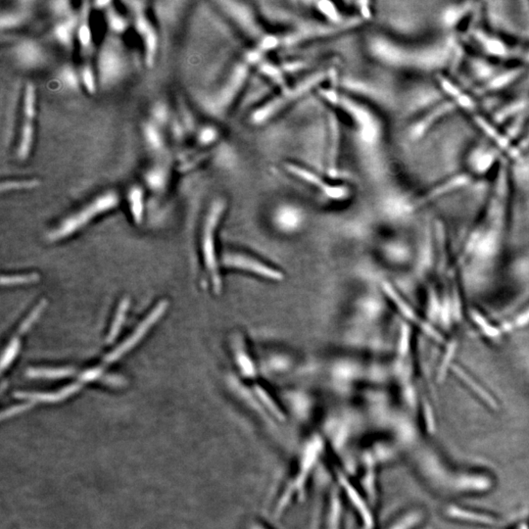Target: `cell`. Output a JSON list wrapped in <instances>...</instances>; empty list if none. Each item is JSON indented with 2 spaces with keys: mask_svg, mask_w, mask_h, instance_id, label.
<instances>
[{
  "mask_svg": "<svg viewBox=\"0 0 529 529\" xmlns=\"http://www.w3.org/2000/svg\"><path fill=\"white\" fill-rule=\"evenodd\" d=\"M217 138V132L213 127H205L198 132V143L201 145H209Z\"/></svg>",
  "mask_w": 529,
  "mask_h": 529,
  "instance_id": "32",
  "label": "cell"
},
{
  "mask_svg": "<svg viewBox=\"0 0 529 529\" xmlns=\"http://www.w3.org/2000/svg\"><path fill=\"white\" fill-rule=\"evenodd\" d=\"M57 79L61 86L68 90L76 91L82 86L79 71L75 69L72 65H64L61 67L57 74Z\"/></svg>",
  "mask_w": 529,
  "mask_h": 529,
  "instance_id": "19",
  "label": "cell"
},
{
  "mask_svg": "<svg viewBox=\"0 0 529 529\" xmlns=\"http://www.w3.org/2000/svg\"><path fill=\"white\" fill-rule=\"evenodd\" d=\"M129 307V298H125V299L121 301L117 310V313H116L113 323H112L110 330H109V334L106 337L107 344L113 343V342L116 341V339H117L119 334H120L121 328H122L123 323H124L125 317H127Z\"/></svg>",
  "mask_w": 529,
  "mask_h": 529,
  "instance_id": "21",
  "label": "cell"
},
{
  "mask_svg": "<svg viewBox=\"0 0 529 529\" xmlns=\"http://www.w3.org/2000/svg\"><path fill=\"white\" fill-rule=\"evenodd\" d=\"M36 127L35 121L23 120L20 127L19 138H18L17 154L18 159L26 161L33 150L35 143Z\"/></svg>",
  "mask_w": 529,
  "mask_h": 529,
  "instance_id": "12",
  "label": "cell"
},
{
  "mask_svg": "<svg viewBox=\"0 0 529 529\" xmlns=\"http://www.w3.org/2000/svg\"><path fill=\"white\" fill-rule=\"evenodd\" d=\"M75 373V369L72 368H35L29 369L27 371V376L31 378H45V380H60L68 378Z\"/></svg>",
  "mask_w": 529,
  "mask_h": 529,
  "instance_id": "20",
  "label": "cell"
},
{
  "mask_svg": "<svg viewBox=\"0 0 529 529\" xmlns=\"http://www.w3.org/2000/svg\"><path fill=\"white\" fill-rule=\"evenodd\" d=\"M91 5L90 2H84L79 15V27L77 31V40L79 47L84 53H90L93 49V32L90 25Z\"/></svg>",
  "mask_w": 529,
  "mask_h": 529,
  "instance_id": "11",
  "label": "cell"
},
{
  "mask_svg": "<svg viewBox=\"0 0 529 529\" xmlns=\"http://www.w3.org/2000/svg\"><path fill=\"white\" fill-rule=\"evenodd\" d=\"M150 117H151L150 121L160 127L161 129L170 124L171 121H172L171 120L170 108H169L168 104L164 101H157L152 106Z\"/></svg>",
  "mask_w": 529,
  "mask_h": 529,
  "instance_id": "25",
  "label": "cell"
},
{
  "mask_svg": "<svg viewBox=\"0 0 529 529\" xmlns=\"http://www.w3.org/2000/svg\"><path fill=\"white\" fill-rule=\"evenodd\" d=\"M223 264L227 268L229 267V268L244 271V272L253 273V275L264 278L266 280H284V273L280 271L268 266L255 258L241 254V253H227V254L223 255Z\"/></svg>",
  "mask_w": 529,
  "mask_h": 529,
  "instance_id": "7",
  "label": "cell"
},
{
  "mask_svg": "<svg viewBox=\"0 0 529 529\" xmlns=\"http://www.w3.org/2000/svg\"><path fill=\"white\" fill-rule=\"evenodd\" d=\"M127 8L131 9L134 15L145 12V2L143 1H127L125 2Z\"/></svg>",
  "mask_w": 529,
  "mask_h": 529,
  "instance_id": "36",
  "label": "cell"
},
{
  "mask_svg": "<svg viewBox=\"0 0 529 529\" xmlns=\"http://www.w3.org/2000/svg\"><path fill=\"white\" fill-rule=\"evenodd\" d=\"M28 13L25 11H6L0 15V27L2 31L17 29L26 23Z\"/></svg>",
  "mask_w": 529,
  "mask_h": 529,
  "instance_id": "23",
  "label": "cell"
},
{
  "mask_svg": "<svg viewBox=\"0 0 529 529\" xmlns=\"http://www.w3.org/2000/svg\"><path fill=\"white\" fill-rule=\"evenodd\" d=\"M20 341L18 339H13L10 343L8 344V347L4 350L3 354L1 358V371H4L6 369L12 364L15 358L17 357L18 353H19Z\"/></svg>",
  "mask_w": 529,
  "mask_h": 529,
  "instance_id": "29",
  "label": "cell"
},
{
  "mask_svg": "<svg viewBox=\"0 0 529 529\" xmlns=\"http://www.w3.org/2000/svg\"><path fill=\"white\" fill-rule=\"evenodd\" d=\"M15 63L25 70L40 69L47 65V51L38 40L33 38H23L15 43L11 50Z\"/></svg>",
  "mask_w": 529,
  "mask_h": 529,
  "instance_id": "5",
  "label": "cell"
},
{
  "mask_svg": "<svg viewBox=\"0 0 529 529\" xmlns=\"http://www.w3.org/2000/svg\"><path fill=\"white\" fill-rule=\"evenodd\" d=\"M143 134L148 148L155 153H161L165 150V140L161 127L151 121H147L143 125Z\"/></svg>",
  "mask_w": 529,
  "mask_h": 529,
  "instance_id": "14",
  "label": "cell"
},
{
  "mask_svg": "<svg viewBox=\"0 0 529 529\" xmlns=\"http://www.w3.org/2000/svg\"><path fill=\"white\" fill-rule=\"evenodd\" d=\"M225 208V202L223 200H216L210 207L206 220H205L204 229L202 234V249L204 255L205 264L207 270L211 275L213 282L214 291L216 293H220L222 291V280L219 273L218 261H217L215 247V232L223 211Z\"/></svg>",
  "mask_w": 529,
  "mask_h": 529,
  "instance_id": "3",
  "label": "cell"
},
{
  "mask_svg": "<svg viewBox=\"0 0 529 529\" xmlns=\"http://www.w3.org/2000/svg\"><path fill=\"white\" fill-rule=\"evenodd\" d=\"M145 184L147 188L154 193H161L167 188L169 179H170V171L164 164H156L148 169L143 175Z\"/></svg>",
  "mask_w": 529,
  "mask_h": 529,
  "instance_id": "13",
  "label": "cell"
},
{
  "mask_svg": "<svg viewBox=\"0 0 529 529\" xmlns=\"http://www.w3.org/2000/svg\"><path fill=\"white\" fill-rule=\"evenodd\" d=\"M321 447L323 445H321V440L319 439H315L308 443L302 458H301L299 473L296 474L294 480L286 488V491L280 498L279 505H278V512H282L288 505L289 500L293 498L294 495H296L297 492L300 493L302 491L308 480V476L311 473L317 460L320 457Z\"/></svg>",
  "mask_w": 529,
  "mask_h": 529,
  "instance_id": "4",
  "label": "cell"
},
{
  "mask_svg": "<svg viewBox=\"0 0 529 529\" xmlns=\"http://www.w3.org/2000/svg\"><path fill=\"white\" fill-rule=\"evenodd\" d=\"M341 519V503L339 496L334 493L330 501V513H328V528L339 529Z\"/></svg>",
  "mask_w": 529,
  "mask_h": 529,
  "instance_id": "27",
  "label": "cell"
},
{
  "mask_svg": "<svg viewBox=\"0 0 529 529\" xmlns=\"http://www.w3.org/2000/svg\"><path fill=\"white\" fill-rule=\"evenodd\" d=\"M23 120L35 121L36 117V90L35 84L28 83L25 86L22 102Z\"/></svg>",
  "mask_w": 529,
  "mask_h": 529,
  "instance_id": "17",
  "label": "cell"
},
{
  "mask_svg": "<svg viewBox=\"0 0 529 529\" xmlns=\"http://www.w3.org/2000/svg\"><path fill=\"white\" fill-rule=\"evenodd\" d=\"M103 376V369L101 368H93L88 371H84L83 375L79 376V380L83 382H93Z\"/></svg>",
  "mask_w": 529,
  "mask_h": 529,
  "instance_id": "34",
  "label": "cell"
},
{
  "mask_svg": "<svg viewBox=\"0 0 529 529\" xmlns=\"http://www.w3.org/2000/svg\"><path fill=\"white\" fill-rule=\"evenodd\" d=\"M250 529H269L267 528H264V526H262V524H254L251 526Z\"/></svg>",
  "mask_w": 529,
  "mask_h": 529,
  "instance_id": "39",
  "label": "cell"
},
{
  "mask_svg": "<svg viewBox=\"0 0 529 529\" xmlns=\"http://www.w3.org/2000/svg\"><path fill=\"white\" fill-rule=\"evenodd\" d=\"M105 18L111 35L116 36L123 35L129 29L130 22L127 21V18L118 12L113 5L105 11Z\"/></svg>",
  "mask_w": 529,
  "mask_h": 529,
  "instance_id": "16",
  "label": "cell"
},
{
  "mask_svg": "<svg viewBox=\"0 0 529 529\" xmlns=\"http://www.w3.org/2000/svg\"><path fill=\"white\" fill-rule=\"evenodd\" d=\"M129 59L124 45L116 36H107L97 52V74L99 88L110 90L125 79Z\"/></svg>",
  "mask_w": 529,
  "mask_h": 529,
  "instance_id": "1",
  "label": "cell"
},
{
  "mask_svg": "<svg viewBox=\"0 0 529 529\" xmlns=\"http://www.w3.org/2000/svg\"><path fill=\"white\" fill-rule=\"evenodd\" d=\"M255 392H256L257 396L261 399V402L268 408L269 411L275 415V418L284 419V413L280 409V406L273 400V397L269 394L268 391H266L263 387L256 386L255 387Z\"/></svg>",
  "mask_w": 529,
  "mask_h": 529,
  "instance_id": "26",
  "label": "cell"
},
{
  "mask_svg": "<svg viewBox=\"0 0 529 529\" xmlns=\"http://www.w3.org/2000/svg\"><path fill=\"white\" fill-rule=\"evenodd\" d=\"M339 478L341 487H343L344 491L347 494L349 500L353 504L360 517H362L365 526L371 529L373 526V517L371 510H369V506L367 505L366 501L364 500V498L360 495L355 487L351 484L350 481H349L346 476L341 473L339 476Z\"/></svg>",
  "mask_w": 529,
  "mask_h": 529,
  "instance_id": "10",
  "label": "cell"
},
{
  "mask_svg": "<svg viewBox=\"0 0 529 529\" xmlns=\"http://www.w3.org/2000/svg\"><path fill=\"white\" fill-rule=\"evenodd\" d=\"M79 79L82 86L90 95L97 93L99 84H98L97 71L93 69L90 64H84L79 71Z\"/></svg>",
  "mask_w": 529,
  "mask_h": 529,
  "instance_id": "22",
  "label": "cell"
},
{
  "mask_svg": "<svg viewBox=\"0 0 529 529\" xmlns=\"http://www.w3.org/2000/svg\"><path fill=\"white\" fill-rule=\"evenodd\" d=\"M417 519H418L417 515H411V517H405L402 521L397 522L395 526L390 529H409L413 524L417 521Z\"/></svg>",
  "mask_w": 529,
  "mask_h": 529,
  "instance_id": "35",
  "label": "cell"
},
{
  "mask_svg": "<svg viewBox=\"0 0 529 529\" xmlns=\"http://www.w3.org/2000/svg\"><path fill=\"white\" fill-rule=\"evenodd\" d=\"M40 280L38 273H28V275H3L1 279L2 286H20V284H34Z\"/></svg>",
  "mask_w": 529,
  "mask_h": 529,
  "instance_id": "28",
  "label": "cell"
},
{
  "mask_svg": "<svg viewBox=\"0 0 529 529\" xmlns=\"http://www.w3.org/2000/svg\"><path fill=\"white\" fill-rule=\"evenodd\" d=\"M79 389H81V383H74V384L65 387V389L60 390V391L56 392V393L36 394L25 393V392H21V393L15 394V396L23 399H29V400H32V399H35V400L38 401H58L61 400V399L66 398V397L72 395V394H74L75 392H77Z\"/></svg>",
  "mask_w": 529,
  "mask_h": 529,
  "instance_id": "18",
  "label": "cell"
},
{
  "mask_svg": "<svg viewBox=\"0 0 529 529\" xmlns=\"http://www.w3.org/2000/svg\"><path fill=\"white\" fill-rule=\"evenodd\" d=\"M168 306V301L163 300L161 301V302H159L158 305H156V307L152 310L151 313L148 315L147 318L141 321L140 325L136 328L134 334L130 335L129 339H127V341L123 342L119 347L116 348L115 350L112 351L110 354L107 355L106 357H105V364H112V362L117 361V360L120 359L122 356H124L127 351H130L132 347H134V346L143 339V337L147 334L150 328H151L152 325L163 316L164 313L167 311Z\"/></svg>",
  "mask_w": 529,
  "mask_h": 529,
  "instance_id": "6",
  "label": "cell"
},
{
  "mask_svg": "<svg viewBox=\"0 0 529 529\" xmlns=\"http://www.w3.org/2000/svg\"><path fill=\"white\" fill-rule=\"evenodd\" d=\"M134 26L136 33L143 38L145 65L151 69L154 67L157 53H158V34L145 12L134 15Z\"/></svg>",
  "mask_w": 529,
  "mask_h": 529,
  "instance_id": "8",
  "label": "cell"
},
{
  "mask_svg": "<svg viewBox=\"0 0 529 529\" xmlns=\"http://www.w3.org/2000/svg\"><path fill=\"white\" fill-rule=\"evenodd\" d=\"M127 201L132 219L136 223H141L145 215V190L140 186H132L127 193Z\"/></svg>",
  "mask_w": 529,
  "mask_h": 529,
  "instance_id": "15",
  "label": "cell"
},
{
  "mask_svg": "<svg viewBox=\"0 0 529 529\" xmlns=\"http://www.w3.org/2000/svg\"><path fill=\"white\" fill-rule=\"evenodd\" d=\"M171 131L177 140H182L184 136V125L182 124L181 119H174L171 121Z\"/></svg>",
  "mask_w": 529,
  "mask_h": 529,
  "instance_id": "33",
  "label": "cell"
},
{
  "mask_svg": "<svg viewBox=\"0 0 529 529\" xmlns=\"http://www.w3.org/2000/svg\"><path fill=\"white\" fill-rule=\"evenodd\" d=\"M104 382L109 384L120 385L121 383L124 382V380L117 376H107L104 378Z\"/></svg>",
  "mask_w": 529,
  "mask_h": 529,
  "instance_id": "38",
  "label": "cell"
},
{
  "mask_svg": "<svg viewBox=\"0 0 529 529\" xmlns=\"http://www.w3.org/2000/svg\"><path fill=\"white\" fill-rule=\"evenodd\" d=\"M113 5V2L106 1V0H99V1H95L93 3V8L97 9V10L106 11L107 9L110 8Z\"/></svg>",
  "mask_w": 529,
  "mask_h": 529,
  "instance_id": "37",
  "label": "cell"
},
{
  "mask_svg": "<svg viewBox=\"0 0 529 529\" xmlns=\"http://www.w3.org/2000/svg\"><path fill=\"white\" fill-rule=\"evenodd\" d=\"M40 186V181L38 179L6 180L0 184V190L2 193H10V191L34 189Z\"/></svg>",
  "mask_w": 529,
  "mask_h": 529,
  "instance_id": "24",
  "label": "cell"
},
{
  "mask_svg": "<svg viewBox=\"0 0 529 529\" xmlns=\"http://www.w3.org/2000/svg\"><path fill=\"white\" fill-rule=\"evenodd\" d=\"M119 202L120 197L115 191H106L98 195L76 214L65 219L56 230H52L49 234V241H60L70 236L90 223L93 219L117 207Z\"/></svg>",
  "mask_w": 529,
  "mask_h": 529,
  "instance_id": "2",
  "label": "cell"
},
{
  "mask_svg": "<svg viewBox=\"0 0 529 529\" xmlns=\"http://www.w3.org/2000/svg\"><path fill=\"white\" fill-rule=\"evenodd\" d=\"M79 13H74L70 17L60 20L52 29V35L61 47L71 50L74 47L75 38H77V27H79Z\"/></svg>",
  "mask_w": 529,
  "mask_h": 529,
  "instance_id": "9",
  "label": "cell"
},
{
  "mask_svg": "<svg viewBox=\"0 0 529 529\" xmlns=\"http://www.w3.org/2000/svg\"><path fill=\"white\" fill-rule=\"evenodd\" d=\"M45 306H47V301L43 300L33 310V312L27 317L26 320L23 321L22 325H20L19 334H25V332H28L32 325L40 318Z\"/></svg>",
  "mask_w": 529,
  "mask_h": 529,
  "instance_id": "31",
  "label": "cell"
},
{
  "mask_svg": "<svg viewBox=\"0 0 529 529\" xmlns=\"http://www.w3.org/2000/svg\"><path fill=\"white\" fill-rule=\"evenodd\" d=\"M49 8L51 10L52 14L56 15V17L61 18V20L70 17L71 15L75 13L73 11L72 5L67 0L51 1L49 3Z\"/></svg>",
  "mask_w": 529,
  "mask_h": 529,
  "instance_id": "30",
  "label": "cell"
}]
</instances>
